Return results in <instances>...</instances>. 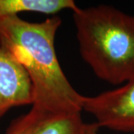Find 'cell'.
Masks as SVG:
<instances>
[{
    "mask_svg": "<svg viewBox=\"0 0 134 134\" xmlns=\"http://www.w3.org/2000/svg\"><path fill=\"white\" fill-rule=\"evenodd\" d=\"M62 23L58 16L31 23L18 16L0 19V46L29 75L34 90L32 108L52 113H81L84 96L69 83L54 48Z\"/></svg>",
    "mask_w": 134,
    "mask_h": 134,
    "instance_id": "obj_1",
    "label": "cell"
},
{
    "mask_svg": "<svg viewBox=\"0 0 134 134\" xmlns=\"http://www.w3.org/2000/svg\"><path fill=\"white\" fill-rule=\"evenodd\" d=\"M79 51L100 80L113 85L134 81V16L99 5L73 12Z\"/></svg>",
    "mask_w": 134,
    "mask_h": 134,
    "instance_id": "obj_2",
    "label": "cell"
},
{
    "mask_svg": "<svg viewBox=\"0 0 134 134\" xmlns=\"http://www.w3.org/2000/svg\"><path fill=\"white\" fill-rule=\"evenodd\" d=\"M83 110L94 116L99 127L134 133V81L96 96H84Z\"/></svg>",
    "mask_w": 134,
    "mask_h": 134,
    "instance_id": "obj_3",
    "label": "cell"
},
{
    "mask_svg": "<svg viewBox=\"0 0 134 134\" xmlns=\"http://www.w3.org/2000/svg\"><path fill=\"white\" fill-rule=\"evenodd\" d=\"M81 113H52L31 108L13 121L6 134H86Z\"/></svg>",
    "mask_w": 134,
    "mask_h": 134,
    "instance_id": "obj_4",
    "label": "cell"
},
{
    "mask_svg": "<svg viewBox=\"0 0 134 134\" xmlns=\"http://www.w3.org/2000/svg\"><path fill=\"white\" fill-rule=\"evenodd\" d=\"M33 103V86L29 75L0 46V119L14 107Z\"/></svg>",
    "mask_w": 134,
    "mask_h": 134,
    "instance_id": "obj_5",
    "label": "cell"
},
{
    "mask_svg": "<svg viewBox=\"0 0 134 134\" xmlns=\"http://www.w3.org/2000/svg\"><path fill=\"white\" fill-rule=\"evenodd\" d=\"M78 8L73 0H0V19L23 12L55 16L63 10L74 12Z\"/></svg>",
    "mask_w": 134,
    "mask_h": 134,
    "instance_id": "obj_6",
    "label": "cell"
},
{
    "mask_svg": "<svg viewBox=\"0 0 134 134\" xmlns=\"http://www.w3.org/2000/svg\"><path fill=\"white\" fill-rule=\"evenodd\" d=\"M98 126L96 123L93 124H88L86 134H98Z\"/></svg>",
    "mask_w": 134,
    "mask_h": 134,
    "instance_id": "obj_7",
    "label": "cell"
}]
</instances>
